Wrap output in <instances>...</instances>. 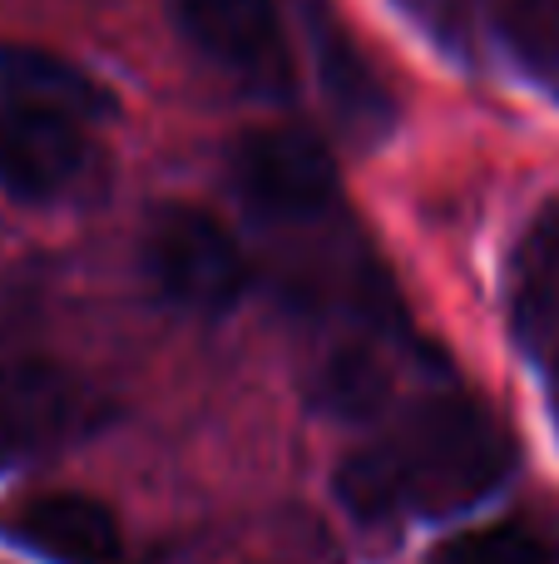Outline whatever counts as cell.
<instances>
[{
	"instance_id": "obj_1",
	"label": "cell",
	"mask_w": 559,
	"mask_h": 564,
	"mask_svg": "<svg viewBox=\"0 0 559 564\" xmlns=\"http://www.w3.org/2000/svg\"><path fill=\"white\" fill-rule=\"evenodd\" d=\"M515 466V441L471 397L421 401L337 466V500L366 525L451 516L485 500Z\"/></svg>"
},
{
	"instance_id": "obj_2",
	"label": "cell",
	"mask_w": 559,
	"mask_h": 564,
	"mask_svg": "<svg viewBox=\"0 0 559 564\" xmlns=\"http://www.w3.org/2000/svg\"><path fill=\"white\" fill-rule=\"evenodd\" d=\"M139 263L164 302L198 317L238 307L248 292V253L223 218L198 204H168L149 218Z\"/></svg>"
},
{
	"instance_id": "obj_3",
	"label": "cell",
	"mask_w": 559,
	"mask_h": 564,
	"mask_svg": "<svg viewBox=\"0 0 559 564\" xmlns=\"http://www.w3.org/2000/svg\"><path fill=\"white\" fill-rule=\"evenodd\" d=\"M109 421V401L59 361H0V466L50 456Z\"/></svg>"
},
{
	"instance_id": "obj_4",
	"label": "cell",
	"mask_w": 559,
	"mask_h": 564,
	"mask_svg": "<svg viewBox=\"0 0 559 564\" xmlns=\"http://www.w3.org/2000/svg\"><path fill=\"white\" fill-rule=\"evenodd\" d=\"M228 174L248 204L273 218H317L337 198V164L327 144L293 124L238 134Z\"/></svg>"
},
{
	"instance_id": "obj_5",
	"label": "cell",
	"mask_w": 559,
	"mask_h": 564,
	"mask_svg": "<svg viewBox=\"0 0 559 564\" xmlns=\"http://www.w3.org/2000/svg\"><path fill=\"white\" fill-rule=\"evenodd\" d=\"M188 45L243 89L263 99L293 95V59H287L277 0H174Z\"/></svg>"
},
{
	"instance_id": "obj_6",
	"label": "cell",
	"mask_w": 559,
	"mask_h": 564,
	"mask_svg": "<svg viewBox=\"0 0 559 564\" xmlns=\"http://www.w3.org/2000/svg\"><path fill=\"white\" fill-rule=\"evenodd\" d=\"M0 535L50 564H119L124 525L95 496L75 490H40L0 510Z\"/></svg>"
},
{
	"instance_id": "obj_7",
	"label": "cell",
	"mask_w": 559,
	"mask_h": 564,
	"mask_svg": "<svg viewBox=\"0 0 559 564\" xmlns=\"http://www.w3.org/2000/svg\"><path fill=\"white\" fill-rule=\"evenodd\" d=\"M89 124L45 109H0V194L50 204L89 169Z\"/></svg>"
},
{
	"instance_id": "obj_8",
	"label": "cell",
	"mask_w": 559,
	"mask_h": 564,
	"mask_svg": "<svg viewBox=\"0 0 559 564\" xmlns=\"http://www.w3.org/2000/svg\"><path fill=\"white\" fill-rule=\"evenodd\" d=\"M0 109H45L79 124H99L114 115V95L55 50L0 40Z\"/></svg>"
},
{
	"instance_id": "obj_9",
	"label": "cell",
	"mask_w": 559,
	"mask_h": 564,
	"mask_svg": "<svg viewBox=\"0 0 559 564\" xmlns=\"http://www.w3.org/2000/svg\"><path fill=\"white\" fill-rule=\"evenodd\" d=\"M307 35H313V55H317V79H322L327 99H332L337 124L352 139H382L392 129V95L386 85L372 75L357 45L347 40V30L327 15V6L307 0Z\"/></svg>"
},
{
	"instance_id": "obj_10",
	"label": "cell",
	"mask_w": 559,
	"mask_h": 564,
	"mask_svg": "<svg viewBox=\"0 0 559 564\" xmlns=\"http://www.w3.org/2000/svg\"><path fill=\"white\" fill-rule=\"evenodd\" d=\"M431 564H555L550 545L520 525H481L441 540Z\"/></svg>"
},
{
	"instance_id": "obj_11",
	"label": "cell",
	"mask_w": 559,
	"mask_h": 564,
	"mask_svg": "<svg viewBox=\"0 0 559 564\" xmlns=\"http://www.w3.org/2000/svg\"><path fill=\"white\" fill-rule=\"evenodd\" d=\"M555 406H559V381H555Z\"/></svg>"
}]
</instances>
